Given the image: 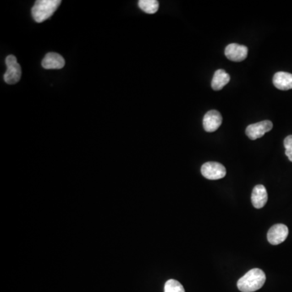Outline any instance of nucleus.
Returning <instances> with one entry per match:
<instances>
[{
    "instance_id": "obj_6",
    "label": "nucleus",
    "mask_w": 292,
    "mask_h": 292,
    "mask_svg": "<svg viewBox=\"0 0 292 292\" xmlns=\"http://www.w3.org/2000/svg\"><path fill=\"white\" fill-rule=\"evenodd\" d=\"M288 233H289V231L286 225H273V227L269 230L268 234H267L269 243L273 245L282 244L288 238Z\"/></svg>"
},
{
    "instance_id": "obj_12",
    "label": "nucleus",
    "mask_w": 292,
    "mask_h": 292,
    "mask_svg": "<svg viewBox=\"0 0 292 292\" xmlns=\"http://www.w3.org/2000/svg\"><path fill=\"white\" fill-rule=\"evenodd\" d=\"M231 78L228 73H226L222 69H218L216 71L213 78L211 86L214 90H221L225 85L229 83Z\"/></svg>"
},
{
    "instance_id": "obj_7",
    "label": "nucleus",
    "mask_w": 292,
    "mask_h": 292,
    "mask_svg": "<svg viewBox=\"0 0 292 292\" xmlns=\"http://www.w3.org/2000/svg\"><path fill=\"white\" fill-rule=\"evenodd\" d=\"M248 47L237 43L229 44L225 49V56L233 62H242L248 56Z\"/></svg>"
},
{
    "instance_id": "obj_3",
    "label": "nucleus",
    "mask_w": 292,
    "mask_h": 292,
    "mask_svg": "<svg viewBox=\"0 0 292 292\" xmlns=\"http://www.w3.org/2000/svg\"><path fill=\"white\" fill-rule=\"evenodd\" d=\"M7 71L4 74L5 82L8 85H14L19 82L21 78V68L14 56L10 55L6 58Z\"/></svg>"
},
{
    "instance_id": "obj_4",
    "label": "nucleus",
    "mask_w": 292,
    "mask_h": 292,
    "mask_svg": "<svg viewBox=\"0 0 292 292\" xmlns=\"http://www.w3.org/2000/svg\"><path fill=\"white\" fill-rule=\"evenodd\" d=\"M201 174L205 179L217 180L226 176L227 171L223 165L218 162H208L201 167Z\"/></svg>"
},
{
    "instance_id": "obj_14",
    "label": "nucleus",
    "mask_w": 292,
    "mask_h": 292,
    "mask_svg": "<svg viewBox=\"0 0 292 292\" xmlns=\"http://www.w3.org/2000/svg\"><path fill=\"white\" fill-rule=\"evenodd\" d=\"M164 292H185V291L179 282L175 279H170L165 284Z\"/></svg>"
},
{
    "instance_id": "obj_10",
    "label": "nucleus",
    "mask_w": 292,
    "mask_h": 292,
    "mask_svg": "<svg viewBox=\"0 0 292 292\" xmlns=\"http://www.w3.org/2000/svg\"><path fill=\"white\" fill-rule=\"evenodd\" d=\"M267 200H268V194L266 188L261 184L254 187L252 194V202L254 207L256 209H261L266 205Z\"/></svg>"
},
{
    "instance_id": "obj_11",
    "label": "nucleus",
    "mask_w": 292,
    "mask_h": 292,
    "mask_svg": "<svg viewBox=\"0 0 292 292\" xmlns=\"http://www.w3.org/2000/svg\"><path fill=\"white\" fill-rule=\"evenodd\" d=\"M273 85L278 90H292V74L285 72H278L273 76Z\"/></svg>"
},
{
    "instance_id": "obj_8",
    "label": "nucleus",
    "mask_w": 292,
    "mask_h": 292,
    "mask_svg": "<svg viewBox=\"0 0 292 292\" xmlns=\"http://www.w3.org/2000/svg\"><path fill=\"white\" fill-rule=\"evenodd\" d=\"M222 123V117L217 111H208L203 118V127L208 133H214L217 130Z\"/></svg>"
},
{
    "instance_id": "obj_15",
    "label": "nucleus",
    "mask_w": 292,
    "mask_h": 292,
    "mask_svg": "<svg viewBox=\"0 0 292 292\" xmlns=\"http://www.w3.org/2000/svg\"><path fill=\"white\" fill-rule=\"evenodd\" d=\"M284 146H285V154L288 156V159L292 162V135L288 136L284 140Z\"/></svg>"
},
{
    "instance_id": "obj_1",
    "label": "nucleus",
    "mask_w": 292,
    "mask_h": 292,
    "mask_svg": "<svg viewBox=\"0 0 292 292\" xmlns=\"http://www.w3.org/2000/svg\"><path fill=\"white\" fill-rule=\"evenodd\" d=\"M266 273L260 269H253L242 277L237 287L242 292H254L261 289L266 283Z\"/></svg>"
},
{
    "instance_id": "obj_2",
    "label": "nucleus",
    "mask_w": 292,
    "mask_h": 292,
    "mask_svg": "<svg viewBox=\"0 0 292 292\" xmlns=\"http://www.w3.org/2000/svg\"><path fill=\"white\" fill-rule=\"evenodd\" d=\"M60 3V0H38L32 8L33 18L38 23L45 21L52 17Z\"/></svg>"
},
{
    "instance_id": "obj_13",
    "label": "nucleus",
    "mask_w": 292,
    "mask_h": 292,
    "mask_svg": "<svg viewBox=\"0 0 292 292\" xmlns=\"http://www.w3.org/2000/svg\"><path fill=\"white\" fill-rule=\"evenodd\" d=\"M138 5L143 12L148 14H155L159 7V2L157 0H140Z\"/></svg>"
},
{
    "instance_id": "obj_5",
    "label": "nucleus",
    "mask_w": 292,
    "mask_h": 292,
    "mask_svg": "<svg viewBox=\"0 0 292 292\" xmlns=\"http://www.w3.org/2000/svg\"><path fill=\"white\" fill-rule=\"evenodd\" d=\"M273 128V123L270 120H264L259 123H253L248 126L246 128V135L251 140H257L262 137L266 133Z\"/></svg>"
},
{
    "instance_id": "obj_9",
    "label": "nucleus",
    "mask_w": 292,
    "mask_h": 292,
    "mask_svg": "<svg viewBox=\"0 0 292 292\" xmlns=\"http://www.w3.org/2000/svg\"><path fill=\"white\" fill-rule=\"evenodd\" d=\"M65 65V60L62 56L57 53L46 54L41 61V66L45 69H61Z\"/></svg>"
}]
</instances>
